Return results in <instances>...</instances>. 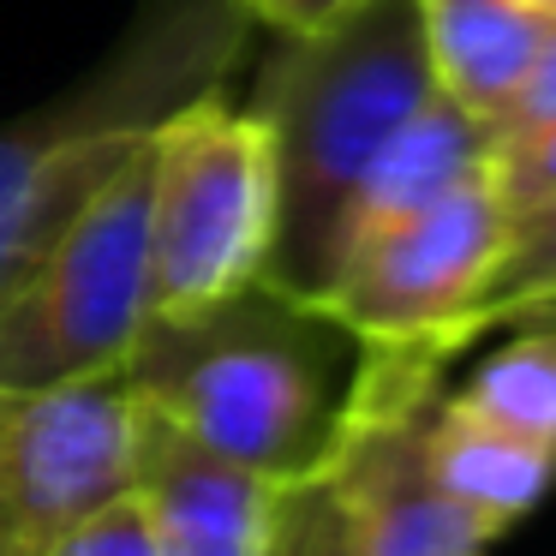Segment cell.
I'll use <instances>...</instances> for the list:
<instances>
[{
	"instance_id": "cell-8",
	"label": "cell",
	"mask_w": 556,
	"mask_h": 556,
	"mask_svg": "<svg viewBox=\"0 0 556 556\" xmlns=\"http://www.w3.org/2000/svg\"><path fill=\"white\" fill-rule=\"evenodd\" d=\"M138 401L114 383L0 389V556H49L132 484Z\"/></svg>"
},
{
	"instance_id": "cell-2",
	"label": "cell",
	"mask_w": 556,
	"mask_h": 556,
	"mask_svg": "<svg viewBox=\"0 0 556 556\" xmlns=\"http://www.w3.org/2000/svg\"><path fill=\"white\" fill-rule=\"evenodd\" d=\"M252 30V0H138L78 85L0 121V281L18 276L162 121L228 90Z\"/></svg>"
},
{
	"instance_id": "cell-19",
	"label": "cell",
	"mask_w": 556,
	"mask_h": 556,
	"mask_svg": "<svg viewBox=\"0 0 556 556\" xmlns=\"http://www.w3.org/2000/svg\"><path fill=\"white\" fill-rule=\"evenodd\" d=\"M527 7H551V13H556V0H527Z\"/></svg>"
},
{
	"instance_id": "cell-7",
	"label": "cell",
	"mask_w": 556,
	"mask_h": 556,
	"mask_svg": "<svg viewBox=\"0 0 556 556\" xmlns=\"http://www.w3.org/2000/svg\"><path fill=\"white\" fill-rule=\"evenodd\" d=\"M443 395V359L425 348H365L348 431L329 455L353 520V556H484L491 532L437 484L425 460V413Z\"/></svg>"
},
{
	"instance_id": "cell-11",
	"label": "cell",
	"mask_w": 556,
	"mask_h": 556,
	"mask_svg": "<svg viewBox=\"0 0 556 556\" xmlns=\"http://www.w3.org/2000/svg\"><path fill=\"white\" fill-rule=\"evenodd\" d=\"M484 168H491V126L460 114L455 102L431 97L383 144V156L365 168V180L353 186L348 210H341V228H336V252H329V276H336L365 240L401 228L407 216H419L425 204H437L443 192H455L460 180H472V174H484Z\"/></svg>"
},
{
	"instance_id": "cell-5",
	"label": "cell",
	"mask_w": 556,
	"mask_h": 556,
	"mask_svg": "<svg viewBox=\"0 0 556 556\" xmlns=\"http://www.w3.org/2000/svg\"><path fill=\"white\" fill-rule=\"evenodd\" d=\"M276 144L252 109L204 97L150 138V317H192L264 281L276 252Z\"/></svg>"
},
{
	"instance_id": "cell-10",
	"label": "cell",
	"mask_w": 556,
	"mask_h": 556,
	"mask_svg": "<svg viewBox=\"0 0 556 556\" xmlns=\"http://www.w3.org/2000/svg\"><path fill=\"white\" fill-rule=\"evenodd\" d=\"M419 30L437 97L496 126L527 90L556 13L527 0H419Z\"/></svg>"
},
{
	"instance_id": "cell-6",
	"label": "cell",
	"mask_w": 556,
	"mask_h": 556,
	"mask_svg": "<svg viewBox=\"0 0 556 556\" xmlns=\"http://www.w3.org/2000/svg\"><path fill=\"white\" fill-rule=\"evenodd\" d=\"M508 240V210L491 168L460 180L401 228L365 240L317 293L359 348H425L437 359L467 353V317Z\"/></svg>"
},
{
	"instance_id": "cell-4",
	"label": "cell",
	"mask_w": 556,
	"mask_h": 556,
	"mask_svg": "<svg viewBox=\"0 0 556 556\" xmlns=\"http://www.w3.org/2000/svg\"><path fill=\"white\" fill-rule=\"evenodd\" d=\"M150 144L0 281V389L114 383L150 329Z\"/></svg>"
},
{
	"instance_id": "cell-18",
	"label": "cell",
	"mask_w": 556,
	"mask_h": 556,
	"mask_svg": "<svg viewBox=\"0 0 556 556\" xmlns=\"http://www.w3.org/2000/svg\"><path fill=\"white\" fill-rule=\"evenodd\" d=\"M348 7H359V0H252L257 25L281 30V37H300V30L329 25V18H341Z\"/></svg>"
},
{
	"instance_id": "cell-15",
	"label": "cell",
	"mask_w": 556,
	"mask_h": 556,
	"mask_svg": "<svg viewBox=\"0 0 556 556\" xmlns=\"http://www.w3.org/2000/svg\"><path fill=\"white\" fill-rule=\"evenodd\" d=\"M264 556H353V520L329 472L293 479L281 491Z\"/></svg>"
},
{
	"instance_id": "cell-12",
	"label": "cell",
	"mask_w": 556,
	"mask_h": 556,
	"mask_svg": "<svg viewBox=\"0 0 556 556\" xmlns=\"http://www.w3.org/2000/svg\"><path fill=\"white\" fill-rule=\"evenodd\" d=\"M425 460H431L437 484L479 520L491 539H503L527 508H539V496L556 479V455L515 431H496L491 419H479L472 407H460L455 395H437L425 413Z\"/></svg>"
},
{
	"instance_id": "cell-17",
	"label": "cell",
	"mask_w": 556,
	"mask_h": 556,
	"mask_svg": "<svg viewBox=\"0 0 556 556\" xmlns=\"http://www.w3.org/2000/svg\"><path fill=\"white\" fill-rule=\"evenodd\" d=\"M49 556H162V551H156V539H150V520H144V508L132 503V491H121L102 508H90Z\"/></svg>"
},
{
	"instance_id": "cell-3",
	"label": "cell",
	"mask_w": 556,
	"mask_h": 556,
	"mask_svg": "<svg viewBox=\"0 0 556 556\" xmlns=\"http://www.w3.org/2000/svg\"><path fill=\"white\" fill-rule=\"evenodd\" d=\"M437 97L425 61L419 0H359L341 18L281 49L257 73L252 114L276 144V252L264 281L293 300H317L353 186L383 144Z\"/></svg>"
},
{
	"instance_id": "cell-16",
	"label": "cell",
	"mask_w": 556,
	"mask_h": 556,
	"mask_svg": "<svg viewBox=\"0 0 556 556\" xmlns=\"http://www.w3.org/2000/svg\"><path fill=\"white\" fill-rule=\"evenodd\" d=\"M491 186L503 198L508 222L551 204L556 198V114L491 138Z\"/></svg>"
},
{
	"instance_id": "cell-9",
	"label": "cell",
	"mask_w": 556,
	"mask_h": 556,
	"mask_svg": "<svg viewBox=\"0 0 556 556\" xmlns=\"http://www.w3.org/2000/svg\"><path fill=\"white\" fill-rule=\"evenodd\" d=\"M132 503L144 508L162 556H264L288 484L216 455L138 407Z\"/></svg>"
},
{
	"instance_id": "cell-1",
	"label": "cell",
	"mask_w": 556,
	"mask_h": 556,
	"mask_svg": "<svg viewBox=\"0 0 556 556\" xmlns=\"http://www.w3.org/2000/svg\"><path fill=\"white\" fill-rule=\"evenodd\" d=\"M359 353L312 300L252 281L210 312L150 317L121 383L180 437L293 484L336 455Z\"/></svg>"
},
{
	"instance_id": "cell-14",
	"label": "cell",
	"mask_w": 556,
	"mask_h": 556,
	"mask_svg": "<svg viewBox=\"0 0 556 556\" xmlns=\"http://www.w3.org/2000/svg\"><path fill=\"white\" fill-rule=\"evenodd\" d=\"M556 312V198L532 216L508 222L503 257H496L491 281H484L479 305L467 317V348L484 329L520 324V317H544Z\"/></svg>"
},
{
	"instance_id": "cell-13",
	"label": "cell",
	"mask_w": 556,
	"mask_h": 556,
	"mask_svg": "<svg viewBox=\"0 0 556 556\" xmlns=\"http://www.w3.org/2000/svg\"><path fill=\"white\" fill-rule=\"evenodd\" d=\"M460 407L556 455V324H532L455 389Z\"/></svg>"
}]
</instances>
